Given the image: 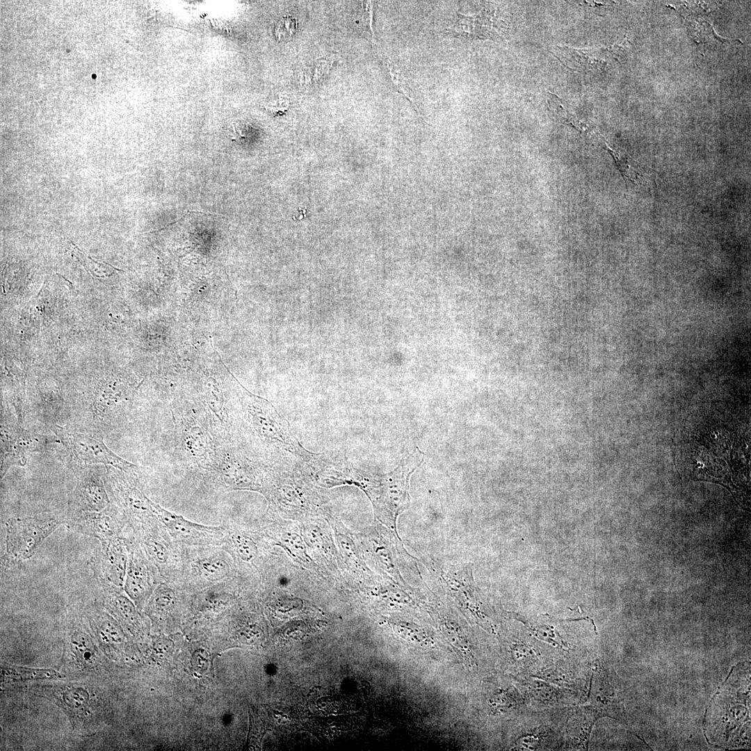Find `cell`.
Returning <instances> with one entry per match:
<instances>
[{
	"label": "cell",
	"mask_w": 751,
	"mask_h": 751,
	"mask_svg": "<svg viewBox=\"0 0 751 751\" xmlns=\"http://www.w3.org/2000/svg\"><path fill=\"white\" fill-rule=\"evenodd\" d=\"M234 407L238 447L249 458L271 468L315 471L323 453L305 448L268 401L242 387Z\"/></svg>",
	"instance_id": "obj_1"
},
{
	"label": "cell",
	"mask_w": 751,
	"mask_h": 751,
	"mask_svg": "<svg viewBox=\"0 0 751 751\" xmlns=\"http://www.w3.org/2000/svg\"><path fill=\"white\" fill-rule=\"evenodd\" d=\"M423 460L419 449L404 458L392 471L378 475L365 471L360 484L373 505L376 518L396 531L398 516L409 505V481Z\"/></svg>",
	"instance_id": "obj_2"
},
{
	"label": "cell",
	"mask_w": 751,
	"mask_h": 751,
	"mask_svg": "<svg viewBox=\"0 0 751 751\" xmlns=\"http://www.w3.org/2000/svg\"><path fill=\"white\" fill-rule=\"evenodd\" d=\"M181 547V567L175 583L186 591L197 592L238 576L232 555L223 544Z\"/></svg>",
	"instance_id": "obj_3"
},
{
	"label": "cell",
	"mask_w": 751,
	"mask_h": 751,
	"mask_svg": "<svg viewBox=\"0 0 751 751\" xmlns=\"http://www.w3.org/2000/svg\"><path fill=\"white\" fill-rule=\"evenodd\" d=\"M132 536L156 567L162 581L175 583L180 574L182 547L154 516L128 524Z\"/></svg>",
	"instance_id": "obj_4"
},
{
	"label": "cell",
	"mask_w": 751,
	"mask_h": 751,
	"mask_svg": "<svg viewBox=\"0 0 751 751\" xmlns=\"http://www.w3.org/2000/svg\"><path fill=\"white\" fill-rule=\"evenodd\" d=\"M63 524L65 520L48 515L8 519L2 565L13 567L32 557L44 540Z\"/></svg>",
	"instance_id": "obj_5"
},
{
	"label": "cell",
	"mask_w": 751,
	"mask_h": 751,
	"mask_svg": "<svg viewBox=\"0 0 751 751\" xmlns=\"http://www.w3.org/2000/svg\"><path fill=\"white\" fill-rule=\"evenodd\" d=\"M268 466L249 458L239 447L217 454L213 470L207 475L208 481L225 490L259 492Z\"/></svg>",
	"instance_id": "obj_6"
},
{
	"label": "cell",
	"mask_w": 751,
	"mask_h": 751,
	"mask_svg": "<svg viewBox=\"0 0 751 751\" xmlns=\"http://www.w3.org/2000/svg\"><path fill=\"white\" fill-rule=\"evenodd\" d=\"M128 561L124 583L127 595L141 608L162 581L159 571L134 537H127Z\"/></svg>",
	"instance_id": "obj_7"
},
{
	"label": "cell",
	"mask_w": 751,
	"mask_h": 751,
	"mask_svg": "<svg viewBox=\"0 0 751 751\" xmlns=\"http://www.w3.org/2000/svg\"><path fill=\"white\" fill-rule=\"evenodd\" d=\"M152 512L165 526L172 538L181 546L222 545L226 528L223 526H207L185 519L152 502Z\"/></svg>",
	"instance_id": "obj_8"
},
{
	"label": "cell",
	"mask_w": 751,
	"mask_h": 751,
	"mask_svg": "<svg viewBox=\"0 0 751 751\" xmlns=\"http://www.w3.org/2000/svg\"><path fill=\"white\" fill-rule=\"evenodd\" d=\"M56 429L55 433L76 460L88 464L102 463L127 473H135L136 467L112 452L102 437L69 432L58 426Z\"/></svg>",
	"instance_id": "obj_9"
},
{
	"label": "cell",
	"mask_w": 751,
	"mask_h": 751,
	"mask_svg": "<svg viewBox=\"0 0 751 751\" xmlns=\"http://www.w3.org/2000/svg\"><path fill=\"white\" fill-rule=\"evenodd\" d=\"M70 528L103 541L120 537L128 522L122 512L116 506L109 505L97 512H72L66 522Z\"/></svg>",
	"instance_id": "obj_10"
},
{
	"label": "cell",
	"mask_w": 751,
	"mask_h": 751,
	"mask_svg": "<svg viewBox=\"0 0 751 751\" xmlns=\"http://www.w3.org/2000/svg\"><path fill=\"white\" fill-rule=\"evenodd\" d=\"M127 542L124 535L100 541V548L90 563L99 582L124 588L128 561Z\"/></svg>",
	"instance_id": "obj_11"
},
{
	"label": "cell",
	"mask_w": 751,
	"mask_h": 751,
	"mask_svg": "<svg viewBox=\"0 0 751 751\" xmlns=\"http://www.w3.org/2000/svg\"><path fill=\"white\" fill-rule=\"evenodd\" d=\"M1 478L6 474L9 467L14 465H24V453L43 450L52 442L47 436L29 432L17 425L1 423Z\"/></svg>",
	"instance_id": "obj_12"
},
{
	"label": "cell",
	"mask_w": 751,
	"mask_h": 751,
	"mask_svg": "<svg viewBox=\"0 0 751 751\" xmlns=\"http://www.w3.org/2000/svg\"><path fill=\"white\" fill-rule=\"evenodd\" d=\"M195 421L188 418L177 419L180 446L187 458L209 474L217 463L218 451L210 439L209 430L204 428V423L196 425Z\"/></svg>",
	"instance_id": "obj_13"
},
{
	"label": "cell",
	"mask_w": 751,
	"mask_h": 751,
	"mask_svg": "<svg viewBox=\"0 0 751 751\" xmlns=\"http://www.w3.org/2000/svg\"><path fill=\"white\" fill-rule=\"evenodd\" d=\"M76 485L70 501L72 512L101 511L110 505L101 476L91 469H74Z\"/></svg>",
	"instance_id": "obj_14"
},
{
	"label": "cell",
	"mask_w": 751,
	"mask_h": 751,
	"mask_svg": "<svg viewBox=\"0 0 751 751\" xmlns=\"http://www.w3.org/2000/svg\"><path fill=\"white\" fill-rule=\"evenodd\" d=\"M590 707L599 717L620 719L623 716L622 700L611 684L605 671L597 665L592 675L589 695Z\"/></svg>",
	"instance_id": "obj_15"
},
{
	"label": "cell",
	"mask_w": 751,
	"mask_h": 751,
	"mask_svg": "<svg viewBox=\"0 0 751 751\" xmlns=\"http://www.w3.org/2000/svg\"><path fill=\"white\" fill-rule=\"evenodd\" d=\"M551 54L565 67L584 72H598L608 63V49H577L569 46H554Z\"/></svg>",
	"instance_id": "obj_16"
},
{
	"label": "cell",
	"mask_w": 751,
	"mask_h": 751,
	"mask_svg": "<svg viewBox=\"0 0 751 751\" xmlns=\"http://www.w3.org/2000/svg\"><path fill=\"white\" fill-rule=\"evenodd\" d=\"M186 591L178 584L161 581L151 595L147 605V613L155 622L163 624L172 617L179 599Z\"/></svg>",
	"instance_id": "obj_17"
},
{
	"label": "cell",
	"mask_w": 751,
	"mask_h": 751,
	"mask_svg": "<svg viewBox=\"0 0 751 751\" xmlns=\"http://www.w3.org/2000/svg\"><path fill=\"white\" fill-rule=\"evenodd\" d=\"M106 595L107 608L118 620L131 630L140 629L142 619L132 600L124 594L123 588L99 582Z\"/></svg>",
	"instance_id": "obj_18"
},
{
	"label": "cell",
	"mask_w": 751,
	"mask_h": 751,
	"mask_svg": "<svg viewBox=\"0 0 751 751\" xmlns=\"http://www.w3.org/2000/svg\"><path fill=\"white\" fill-rule=\"evenodd\" d=\"M494 14L486 10L472 15L458 13V20L451 30L465 37L490 39L499 34Z\"/></svg>",
	"instance_id": "obj_19"
},
{
	"label": "cell",
	"mask_w": 751,
	"mask_h": 751,
	"mask_svg": "<svg viewBox=\"0 0 751 751\" xmlns=\"http://www.w3.org/2000/svg\"><path fill=\"white\" fill-rule=\"evenodd\" d=\"M604 140L606 149L613 157L623 178L627 181L637 183L643 177L642 168L626 152L622 150L613 148L605 139Z\"/></svg>",
	"instance_id": "obj_20"
},
{
	"label": "cell",
	"mask_w": 751,
	"mask_h": 751,
	"mask_svg": "<svg viewBox=\"0 0 751 751\" xmlns=\"http://www.w3.org/2000/svg\"><path fill=\"white\" fill-rule=\"evenodd\" d=\"M549 95V110L556 118L579 131H587L588 125L586 123L580 120L559 97L551 92Z\"/></svg>",
	"instance_id": "obj_21"
},
{
	"label": "cell",
	"mask_w": 751,
	"mask_h": 751,
	"mask_svg": "<svg viewBox=\"0 0 751 751\" xmlns=\"http://www.w3.org/2000/svg\"><path fill=\"white\" fill-rule=\"evenodd\" d=\"M1 675L3 676V678L14 680L47 679L59 677V674L54 670L33 669L10 665L1 666Z\"/></svg>",
	"instance_id": "obj_22"
},
{
	"label": "cell",
	"mask_w": 751,
	"mask_h": 751,
	"mask_svg": "<svg viewBox=\"0 0 751 751\" xmlns=\"http://www.w3.org/2000/svg\"><path fill=\"white\" fill-rule=\"evenodd\" d=\"M72 649L76 657L85 664H92L96 658V649L90 636L81 631L72 636Z\"/></svg>",
	"instance_id": "obj_23"
},
{
	"label": "cell",
	"mask_w": 751,
	"mask_h": 751,
	"mask_svg": "<svg viewBox=\"0 0 751 751\" xmlns=\"http://www.w3.org/2000/svg\"><path fill=\"white\" fill-rule=\"evenodd\" d=\"M277 544L283 547L298 561L304 563H310V558L305 547V541L297 533H284L277 542Z\"/></svg>",
	"instance_id": "obj_24"
},
{
	"label": "cell",
	"mask_w": 751,
	"mask_h": 751,
	"mask_svg": "<svg viewBox=\"0 0 751 751\" xmlns=\"http://www.w3.org/2000/svg\"><path fill=\"white\" fill-rule=\"evenodd\" d=\"M88 695L81 688H71L63 691L62 702L71 712L81 713L87 708Z\"/></svg>",
	"instance_id": "obj_25"
},
{
	"label": "cell",
	"mask_w": 751,
	"mask_h": 751,
	"mask_svg": "<svg viewBox=\"0 0 751 751\" xmlns=\"http://www.w3.org/2000/svg\"><path fill=\"white\" fill-rule=\"evenodd\" d=\"M382 58L397 90L401 92L412 104L415 109H418L413 98L412 91L399 69L387 57L382 56Z\"/></svg>",
	"instance_id": "obj_26"
},
{
	"label": "cell",
	"mask_w": 751,
	"mask_h": 751,
	"mask_svg": "<svg viewBox=\"0 0 751 751\" xmlns=\"http://www.w3.org/2000/svg\"><path fill=\"white\" fill-rule=\"evenodd\" d=\"M332 63L331 58L318 60L312 67L303 69L300 79V82L304 85H309L313 81L316 82L328 73Z\"/></svg>",
	"instance_id": "obj_27"
},
{
	"label": "cell",
	"mask_w": 751,
	"mask_h": 751,
	"mask_svg": "<svg viewBox=\"0 0 751 751\" xmlns=\"http://www.w3.org/2000/svg\"><path fill=\"white\" fill-rule=\"evenodd\" d=\"M303 534L305 540L312 547L325 551L327 547L329 546L327 538L317 526L312 524L305 526Z\"/></svg>",
	"instance_id": "obj_28"
},
{
	"label": "cell",
	"mask_w": 751,
	"mask_h": 751,
	"mask_svg": "<svg viewBox=\"0 0 751 751\" xmlns=\"http://www.w3.org/2000/svg\"><path fill=\"white\" fill-rule=\"evenodd\" d=\"M191 665L199 675L204 674L209 667V654L202 649H197L192 655Z\"/></svg>",
	"instance_id": "obj_29"
},
{
	"label": "cell",
	"mask_w": 751,
	"mask_h": 751,
	"mask_svg": "<svg viewBox=\"0 0 751 751\" xmlns=\"http://www.w3.org/2000/svg\"><path fill=\"white\" fill-rule=\"evenodd\" d=\"M398 631L402 636L411 640H414L419 643H423L426 640V636L423 633H421L417 628L409 627L407 626L400 625L398 627Z\"/></svg>",
	"instance_id": "obj_30"
},
{
	"label": "cell",
	"mask_w": 751,
	"mask_h": 751,
	"mask_svg": "<svg viewBox=\"0 0 751 751\" xmlns=\"http://www.w3.org/2000/svg\"><path fill=\"white\" fill-rule=\"evenodd\" d=\"M296 26V24L293 18L287 17L283 19L277 28L276 35L279 38L291 35L294 33Z\"/></svg>",
	"instance_id": "obj_31"
},
{
	"label": "cell",
	"mask_w": 751,
	"mask_h": 751,
	"mask_svg": "<svg viewBox=\"0 0 751 751\" xmlns=\"http://www.w3.org/2000/svg\"><path fill=\"white\" fill-rule=\"evenodd\" d=\"M157 641L158 642H156L157 643L156 645V649L158 652H161L163 653L165 652V653H167L168 652L170 651L171 642H170V640L165 638H159Z\"/></svg>",
	"instance_id": "obj_32"
},
{
	"label": "cell",
	"mask_w": 751,
	"mask_h": 751,
	"mask_svg": "<svg viewBox=\"0 0 751 751\" xmlns=\"http://www.w3.org/2000/svg\"><path fill=\"white\" fill-rule=\"evenodd\" d=\"M276 103L277 104H271L268 107V109L279 111L280 110L283 111L284 109H286L289 106V102L285 99H280Z\"/></svg>",
	"instance_id": "obj_33"
}]
</instances>
